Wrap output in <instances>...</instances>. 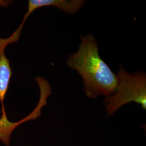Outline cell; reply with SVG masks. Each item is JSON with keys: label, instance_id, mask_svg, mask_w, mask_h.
<instances>
[{"label": "cell", "instance_id": "obj_4", "mask_svg": "<svg viewBox=\"0 0 146 146\" xmlns=\"http://www.w3.org/2000/svg\"><path fill=\"white\" fill-rule=\"evenodd\" d=\"M12 74L9 60L5 56V48H2L0 49V101L2 114H6L3 102Z\"/></svg>", "mask_w": 146, "mask_h": 146}, {"label": "cell", "instance_id": "obj_2", "mask_svg": "<svg viewBox=\"0 0 146 146\" xmlns=\"http://www.w3.org/2000/svg\"><path fill=\"white\" fill-rule=\"evenodd\" d=\"M117 77L115 93L104 100L107 116H113L123 106L131 102L140 104L146 110V73L137 71L131 74L120 67Z\"/></svg>", "mask_w": 146, "mask_h": 146}, {"label": "cell", "instance_id": "obj_1", "mask_svg": "<svg viewBox=\"0 0 146 146\" xmlns=\"http://www.w3.org/2000/svg\"><path fill=\"white\" fill-rule=\"evenodd\" d=\"M76 52L69 55L67 64L81 75L87 98L95 99L100 95L107 97L115 93L117 75L100 56L99 46L91 34L81 36Z\"/></svg>", "mask_w": 146, "mask_h": 146}, {"label": "cell", "instance_id": "obj_3", "mask_svg": "<svg viewBox=\"0 0 146 146\" xmlns=\"http://www.w3.org/2000/svg\"><path fill=\"white\" fill-rule=\"evenodd\" d=\"M50 95V93L47 90H41L39 102L35 109L25 119L19 122H11L8 120L6 114H2L0 118V140L5 146H9L11 134L16 127L27 121L35 120L41 115V109L47 104V98Z\"/></svg>", "mask_w": 146, "mask_h": 146}]
</instances>
